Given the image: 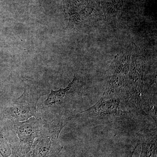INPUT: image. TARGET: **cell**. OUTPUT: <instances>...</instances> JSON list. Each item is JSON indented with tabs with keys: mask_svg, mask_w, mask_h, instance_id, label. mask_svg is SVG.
Here are the masks:
<instances>
[{
	"mask_svg": "<svg viewBox=\"0 0 157 157\" xmlns=\"http://www.w3.org/2000/svg\"><path fill=\"white\" fill-rule=\"evenodd\" d=\"M70 116H53L51 119L45 120L30 150L24 157H57L63 148L59 136L67 123L71 120Z\"/></svg>",
	"mask_w": 157,
	"mask_h": 157,
	"instance_id": "6da1fadb",
	"label": "cell"
},
{
	"mask_svg": "<svg viewBox=\"0 0 157 157\" xmlns=\"http://www.w3.org/2000/svg\"><path fill=\"white\" fill-rule=\"evenodd\" d=\"M46 94L45 90L32 82L26 83L22 95L13 101L6 109L5 116L13 123L27 120L31 117L39 118L37 105L40 98Z\"/></svg>",
	"mask_w": 157,
	"mask_h": 157,
	"instance_id": "7a4b0ae2",
	"label": "cell"
},
{
	"mask_svg": "<svg viewBox=\"0 0 157 157\" xmlns=\"http://www.w3.org/2000/svg\"><path fill=\"white\" fill-rule=\"evenodd\" d=\"M82 87L81 79L74 74L72 81L65 88L53 90L51 93L42 104L43 109L55 115H64V112L69 109L78 98Z\"/></svg>",
	"mask_w": 157,
	"mask_h": 157,
	"instance_id": "3957f363",
	"label": "cell"
},
{
	"mask_svg": "<svg viewBox=\"0 0 157 157\" xmlns=\"http://www.w3.org/2000/svg\"><path fill=\"white\" fill-rule=\"evenodd\" d=\"M122 98L117 95L104 92L101 99L89 109L72 115L71 118L83 117L93 119H109L119 117L127 115L122 110Z\"/></svg>",
	"mask_w": 157,
	"mask_h": 157,
	"instance_id": "277c9868",
	"label": "cell"
},
{
	"mask_svg": "<svg viewBox=\"0 0 157 157\" xmlns=\"http://www.w3.org/2000/svg\"><path fill=\"white\" fill-rule=\"evenodd\" d=\"M45 120L31 117L27 120L13 123V128L19 140L21 157L30 150L33 143L43 128Z\"/></svg>",
	"mask_w": 157,
	"mask_h": 157,
	"instance_id": "5b68a950",
	"label": "cell"
},
{
	"mask_svg": "<svg viewBox=\"0 0 157 157\" xmlns=\"http://www.w3.org/2000/svg\"><path fill=\"white\" fill-rule=\"evenodd\" d=\"M157 151V137H149L144 140L140 157H155Z\"/></svg>",
	"mask_w": 157,
	"mask_h": 157,
	"instance_id": "8992f818",
	"label": "cell"
}]
</instances>
